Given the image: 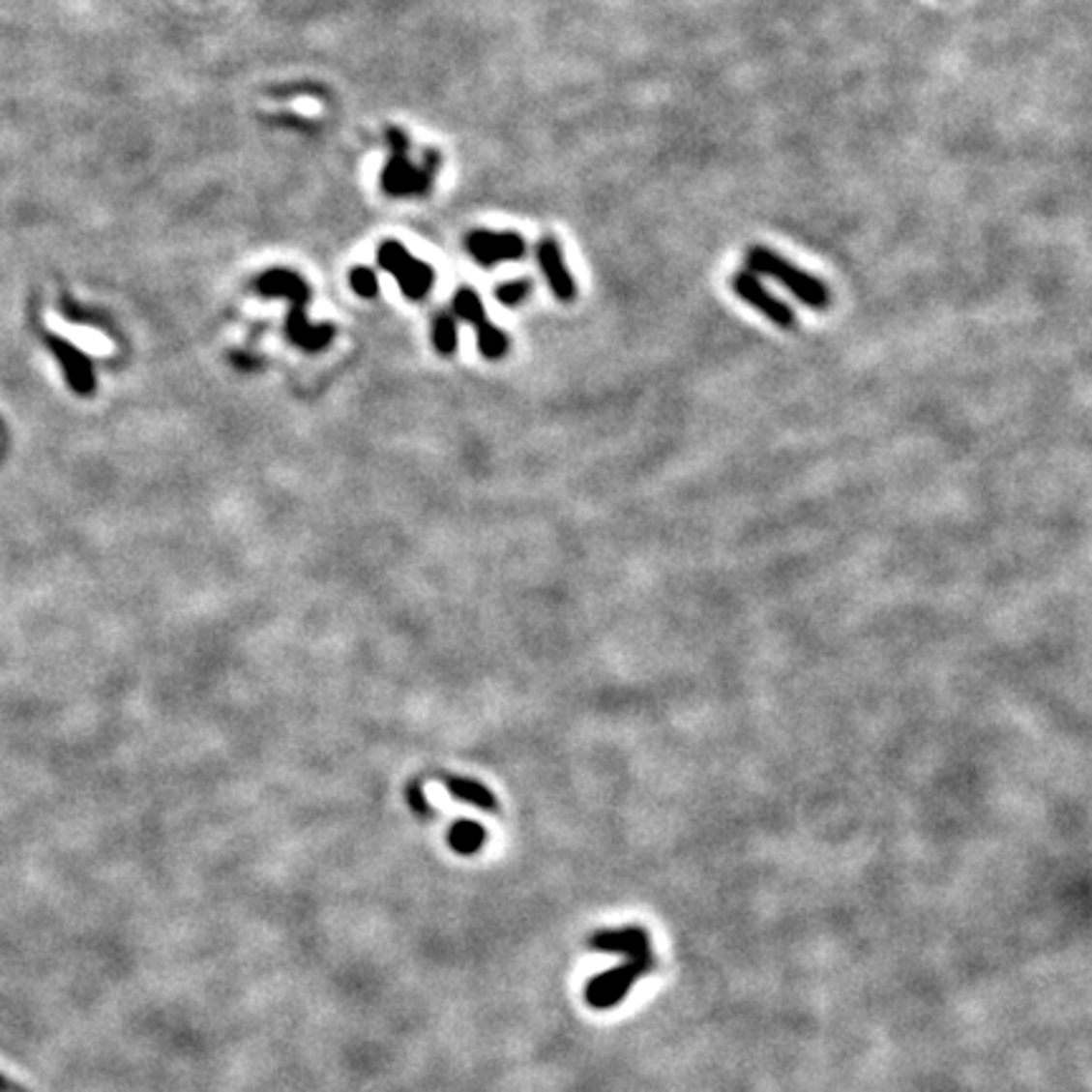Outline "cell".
<instances>
[{
  "label": "cell",
  "instance_id": "8fae6325",
  "mask_svg": "<svg viewBox=\"0 0 1092 1092\" xmlns=\"http://www.w3.org/2000/svg\"><path fill=\"white\" fill-rule=\"evenodd\" d=\"M537 261L544 279L549 283L551 294H554L559 301H564V304L575 301L576 299L575 276H572L570 266L564 263L562 246H559V241H556L554 236H544L542 241L537 243Z\"/></svg>",
  "mask_w": 1092,
  "mask_h": 1092
},
{
  "label": "cell",
  "instance_id": "5b68a950",
  "mask_svg": "<svg viewBox=\"0 0 1092 1092\" xmlns=\"http://www.w3.org/2000/svg\"><path fill=\"white\" fill-rule=\"evenodd\" d=\"M655 968V956H640V959H625L620 966L602 971V974L592 976L584 987V1001L592 1009H612L617 1007L625 996L630 994V989L640 982L642 976L650 974Z\"/></svg>",
  "mask_w": 1092,
  "mask_h": 1092
},
{
  "label": "cell",
  "instance_id": "277c9868",
  "mask_svg": "<svg viewBox=\"0 0 1092 1092\" xmlns=\"http://www.w3.org/2000/svg\"><path fill=\"white\" fill-rule=\"evenodd\" d=\"M377 263L380 269L395 276L399 291L410 301H423L432 291L435 283V271L428 261L415 258L410 251L395 238H387L377 249Z\"/></svg>",
  "mask_w": 1092,
  "mask_h": 1092
},
{
  "label": "cell",
  "instance_id": "ba28073f",
  "mask_svg": "<svg viewBox=\"0 0 1092 1092\" xmlns=\"http://www.w3.org/2000/svg\"><path fill=\"white\" fill-rule=\"evenodd\" d=\"M465 251L471 255L473 261L484 269H493L498 263L504 261H521L526 255V241L523 236H518L516 230H471L465 236Z\"/></svg>",
  "mask_w": 1092,
  "mask_h": 1092
},
{
  "label": "cell",
  "instance_id": "4fadbf2b",
  "mask_svg": "<svg viewBox=\"0 0 1092 1092\" xmlns=\"http://www.w3.org/2000/svg\"><path fill=\"white\" fill-rule=\"evenodd\" d=\"M486 840H488L486 827L481 822H473V819H458L448 830V844L456 855H476L486 844Z\"/></svg>",
  "mask_w": 1092,
  "mask_h": 1092
},
{
  "label": "cell",
  "instance_id": "2e32d148",
  "mask_svg": "<svg viewBox=\"0 0 1092 1092\" xmlns=\"http://www.w3.org/2000/svg\"><path fill=\"white\" fill-rule=\"evenodd\" d=\"M349 286H352V291L360 296V299H374V296L380 294L377 274H374L372 269H367V266H354V269L349 271Z\"/></svg>",
  "mask_w": 1092,
  "mask_h": 1092
},
{
  "label": "cell",
  "instance_id": "3957f363",
  "mask_svg": "<svg viewBox=\"0 0 1092 1092\" xmlns=\"http://www.w3.org/2000/svg\"><path fill=\"white\" fill-rule=\"evenodd\" d=\"M746 271H752L756 276H769V279L782 283L794 299H799L814 311L830 309L832 291L822 279L807 274L792 261H786L784 255H779L777 251L766 249V246H752L746 251Z\"/></svg>",
  "mask_w": 1092,
  "mask_h": 1092
},
{
  "label": "cell",
  "instance_id": "9c48e42d",
  "mask_svg": "<svg viewBox=\"0 0 1092 1092\" xmlns=\"http://www.w3.org/2000/svg\"><path fill=\"white\" fill-rule=\"evenodd\" d=\"M589 949L597 954L640 959L653 954L650 933L642 926H622V929H602L589 935Z\"/></svg>",
  "mask_w": 1092,
  "mask_h": 1092
},
{
  "label": "cell",
  "instance_id": "8992f818",
  "mask_svg": "<svg viewBox=\"0 0 1092 1092\" xmlns=\"http://www.w3.org/2000/svg\"><path fill=\"white\" fill-rule=\"evenodd\" d=\"M453 309H456V314H458L460 319L471 321L473 329H476L478 352L484 354L486 360H493V362L504 360L511 349L509 334L493 327L488 314H486L481 296L468 286L458 288V291H456V299H453Z\"/></svg>",
  "mask_w": 1092,
  "mask_h": 1092
},
{
  "label": "cell",
  "instance_id": "d6986e66",
  "mask_svg": "<svg viewBox=\"0 0 1092 1092\" xmlns=\"http://www.w3.org/2000/svg\"><path fill=\"white\" fill-rule=\"evenodd\" d=\"M3 1087H6V1079L0 1077V1090H3Z\"/></svg>",
  "mask_w": 1092,
  "mask_h": 1092
},
{
  "label": "cell",
  "instance_id": "30bf717a",
  "mask_svg": "<svg viewBox=\"0 0 1092 1092\" xmlns=\"http://www.w3.org/2000/svg\"><path fill=\"white\" fill-rule=\"evenodd\" d=\"M46 344L53 352V357L59 360L61 369L66 374V382H69L74 393L84 395V398L86 395H94V390H97V374H94L92 360L81 349L74 347L72 341L53 337V334L46 337Z\"/></svg>",
  "mask_w": 1092,
  "mask_h": 1092
},
{
  "label": "cell",
  "instance_id": "ac0fdd59",
  "mask_svg": "<svg viewBox=\"0 0 1092 1092\" xmlns=\"http://www.w3.org/2000/svg\"><path fill=\"white\" fill-rule=\"evenodd\" d=\"M271 97H291V94H327L324 86L316 84H299V86H281V89H269Z\"/></svg>",
  "mask_w": 1092,
  "mask_h": 1092
},
{
  "label": "cell",
  "instance_id": "6da1fadb",
  "mask_svg": "<svg viewBox=\"0 0 1092 1092\" xmlns=\"http://www.w3.org/2000/svg\"><path fill=\"white\" fill-rule=\"evenodd\" d=\"M253 291L258 296L266 299H288V314H286V337L294 347L304 349V352H321L332 344L337 329L332 324H311L307 316L309 299V283L301 279L296 271L288 269H269L263 271L261 276H255Z\"/></svg>",
  "mask_w": 1092,
  "mask_h": 1092
},
{
  "label": "cell",
  "instance_id": "e0dca14e",
  "mask_svg": "<svg viewBox=\"0 0 1092 1092\" xmlns=\"http://www.w3.org/2000/svg\"><path fill=\"white\" fill-rule=\"evenodd\" d=\"M405 799H407V805H410V810L415 812L418 817H423V819L435 817V810H432L430 802H428L426 789L420 786V782H410V786H407V792H405Z\"/></svg>",
  "mask_w": 1092,
  "mask_h": 1092
},
{
  "label": "cell",
  "instance_id": "7a4b0ae2",
  "mask_svg": "<svg viewBox=\"0 0 1092 1092\" xmlns=\"http://www.w3.org/2000/svg\"><path fill=\"white\" fill-rule=\"evenodd\" d=\"M390 158L380 172V188L390 197H426L432 191V180L438 175L443 158L438 150L428 147L420 164L410 160V137L405 130L390 125L385 130Z\"/></svg>",
  "mask_w": 1092,
  "mask_h": 1092
},
{
  "label": "cell",
  "instance_id": "52a82bcc",
  "mask_svg": "<svg viewBox=\"0 0 1092 1092\" xmlns=\"http://www.w3.org/2000/svg\"><path fill=\"white\" fill-rule=\"evenodd\" d=\"M731 291L739 296L744 304H749L753 311H759L764 319L772 321L774 327L779 329L797 327V314H794V309L789 307V304H784L779 296H774L772 291L761 283L759 276L752 274V271H736V274L731 276Z\"/></svg>",
  "mask_w": 1092,
  "mask_h": 1092
},
{
  "label": "cell",
  "instance_id": "7c38bea8",
  "mask_svg": "<svg viewBox=\"0 0 1092 1092\" xmlns=\"http://www.w3.org/2000/svg\"><path fill=\"white\" fill-rule=\"evenodd\" d=\"M443 784H445V789L453 794V797L460 799V802H465V805H473V807H478V810H484V812H496L498 810V802H496V797H493L491 789H488L486 784H481V782H476V779L443 777Z\"/></svg>",
  "mask_w": 1092,
  "mask_h": 1092
},
{
  "label": "cell",
  "instance_id": "5bb4252c",
  "mask_svg": "<svg viewBox=\"0 0 1092 1092\" xmlns=\"http://www.w3.org/2000/svg\"><path fill=\"white\" fill-rule=\"evenodd\" d=\"M432 344L438 349V354L451 357L458 349V327H456V316L440 314L432 324Z\"/></svg>",
  "mask_w": 1092,
  "mask_h": 1092
},
{
  "label": "cell",
  "instance_id": "9a60e30c",
  "mask_svg": "<svg viewBox=\"0 0 1092 1092\" xmlns=\"http://www.w3.org/2000/svg\"><path fill=\"white\" fill-rule=\"evenodd\" d=\"M531 291H534V281H531V279H514V281L498 283L496 299L498 304H504V307L516 309Z\"/></svg>",
  "mask_w": 1092,
  "mask_h": 1092
}]
</instances>
